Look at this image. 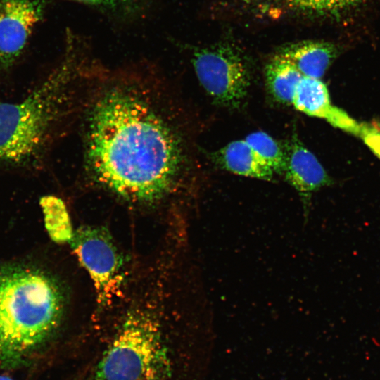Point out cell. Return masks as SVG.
<instances>
[{
    "instance_id": "obj_1",
    "label": "cell",
    "mask_w": 380,
    "mask_h": 380,
    "mask_svg": "<svg viewBox=\"0 0 380 380\" xmlns=\"http://www.w3.org/2000/svg\"><path fill=\"white\" fill-rule=\"evenodd\" d=\"M84 113V167L106 190L134 203H157L191 180L189 140L152 74L101 72Z\"/></svg>"
},
{
    "instance_id": "obj_2",
    "label": "cell",
    "mask_w": 380,
    "mask_h": 380,
    "mask_svg": "<svg viewBox=\"0 0 380 380\" xmlns=\"http://www.w3.org/2000/svg\"><path fill=\"white\" fill-rule=\"evenodd\" d=\"M60 65L25 98L0 103V169L34 170L76 107L77 82L86 61L68 44Z\"/></svg>"
},
{
    "instance_id": "obj_3",
    "label": "cell",
    "mask_w": 380,
    "mask_h": 380,
    "mask_svg": "<svg viewBox=\"0 0 380 380\" xmlns=\"http://www.w3.org/2000/svg\"><path fill=\"white\" fill-rule=\"evenodd\" d=\"M61 288L49 273L0 265V369L27 367L49 348L64 312Z\"/></svg>"
},
{
    "instance_id": "obj_4",
    "label": "cell",
    "mask_w": 380,
    "mask_h": 380,
    "mask_svg": "<svg viewBox=\"0 0 380 380\" xmlns=\"http://www.w3.org/2000/svg\"><path fill=\"white\" fill-rule=\"evenodd\" d=\"M189 363L153 315L135 310L87 360L76 380H188Z\"/></svg>"
},
{
    "instance_id": "obj_5",
    "label": "cell",
    "mask_w": 380,
    "mask_h": 380,
    "mask_svg": "<svg viewBox=\"0 0 380 380\" xmlns=\"http://www.w3.org/2000/svg\"><path fill=\"white\" fill-rule=\"evenodd\" d=\"M191 62L200 84L215 103L229 108L242 104L251 75L239 51L225 44L197 48L192 53Z\"/></svg>"
},
{
    "instance_id": "obj_6",
    "label": "cell",
    "mask_w": 380,
    "mask_h": 380,
    "mask_svg": "<svg viewBox=\"0 0 380 380\" xmlns=\"http://www.w3.org/2000/svg\"><path fill=\"white\" fill-rule=\"evenodd\" d=\"M70 243L93 281L99 306L112 304L122 294L123 259L108 231L82 226L73 232Z\"/></svg>"
},
{
    "instance_id": "obj_7",
    "label": "cell",
    "mask_w": 380,
    "mask_h": 380,
    "mask_svg": "<svg viewBox=\"0 0 380 380\" xmlns=\"http://www.w3.org/2000/svg\"><path fill=\"white\" fill-rule=\"evenodd\" d=\"M45 6L46 0H0V71L19 58Z\"/></svg>"
},
{
    "instance_id": "obj_8",
    "label": "cell",
    "mask_w": 380,
    "mask_h": 380,
    "mask_svg": "<svg viewBox=\"0 0 380 380\" xmlns=\"http://www.w3.org/2000/svg\"><path fill=\"white\" fill-rule=\"evenodd\" d=\"M282 175L298 191L308 215L312 194L331 183V179L316 156L299 141L292 137L284 145Z\"/></svg>"
},
{
    "instance_id": "obj_9",
    "label": "cell",
    "mask_w": 380,
    "mask_h": 380,
    "mask_svg": "<svg viewBox=\"0 0 380 380\" xmlns=\"http://www.w3.org/2000/svg\"><path fill=\"white\" fill-rule=\"evenodd\" d=\"M291 105L309 116L323 119L336 128L360 135L361 124L331 103L327 87L321 79L303 77L296 87Z\"/></svg>"
},
{
    "instance_id": "obj_10",
    "label": "cell",
    "mask_w": 380,
    "mask_h": 380,
    "mask_svg": "<svg viewBox=\"0 0 380 380\" xmlns=\"http://www.w3.org/2000/svg\"><path fill=\"white\" fill-rule=\"evenodd\" d=\"M214 163L233 174L261 180L271 181L274 171L251 148L247 142H229L211 155Z\"/></svg>"
},
{
    "instance_id": "obj_11",
    "label": "cell",
    "mask_w": 380,
    "mask_h": 380,
    "mask_svg": "<svg viewBox=\"0 0 380 380\" xmlns=\"http://www.w3.org/2000/svg\"><path fill=\"white\" fill-rule=\"evenodd\" d=\"M331 44L305 42L293 44L279 52L306 77L321 79L336 56Z\"/></svg>"
},
{
    "instance_id": "obj_12",
    "label": "cell",
    "mask_w": 380,
    "mask_h": 380,
    "mask_svg": "<svg viewBox=\"0 0 380 380\" xmlns=\"http://www.w3.org/2000/svg\"><path fill=\"white\" fill-rule=\"evenodd\" d=\"M304 76L279 53L270 59L265 70L267 89L272 97L283 104H291L298 83Z\"/></svg>"
},
{
    "instance_id": "obj_13",
    "label": "cell",
    "mask_w": 380,
    "mask_h": 380,
    "mask_svg": "<svg viewBox=\"0 0 380 380\" xmlns=\"http://www.w3.org/2000/svg\"><path fill=\"white\" fill-rule=\"evenodd\" d=\"M39 204L51 239L57 243L70 242L74 232L63 200L56 196L46 195L40 198Z\"/></svg>"
},
{
    "instance_id": "obj_14",
    "label": "cell",
    "mask_w": 380,
    "mask_h": 380,
    "mask_svg": "<svg viewBox=\"0 0 380 380\" xmlns=\"http://www.w3.org/2000/svg\"><path fill=\"white\" fill-rule=\"evenodd\" d=\"M244 140L274 172L282 175L285 158L284 145L262 131L251 133Z\"/></svg>"
},
{
    "instance_id": "obj_15",
    "label": "cell",
    "mask_w": 380,
    "mask_h": 380,
    "mask_svg": "<svg viewBox=\"0 0 380 380\" xmlns=\"http://www.w3.org/2000/svg\"><path fill=\"white\" fill-rule=\"evenodd\" d=\"M293 8L319 14L339 13L360 4L362 0H286Z\"/></svg>"
},
{
    "instance_id": "obj_16",
    "label": "cell",
    "mask_w": 380,
    "mask_h": 380,
    "mask_svg": "<svg viewBox=\"0 0 380 380\" xmlns=\"http://www.w3.org/2000/svg\"><path fill=\"white\" fill-rule=\"evenodd\" d=\"M108 13L129 17L139 13L144 0H74Z\"/></svg>"
},
{
    "instance_id": "obj_17",
    "label": "cell",
    "mask_w": 380,
    "mask_h": 380,
    "mask_svg": "<svg viewBox=\"0 0 380 380\" xmlns=\"http://www.w3.org/2000/svg\"><path fill=\"white\" fill-rule=\"evenodd\" d=\"M359 137L380 158V127L369 124H361Z\"/></svg>"
},
{
    "instance_id": "obj_18",
    "label": "cell",
    "mask_w": 380,
    "mask_h": 380,
    "mask_svg": "<svg viewBox=\"0 0 380 380\" xmlns=\"http://www.w3.org/2000/svg\"><path fill=\"white\" fill-rule=\"evenodd\" d=\"M0 380H13V379L11 378L9 376H7L6 374H1Z\"/></svg>"
}]
</instances>
